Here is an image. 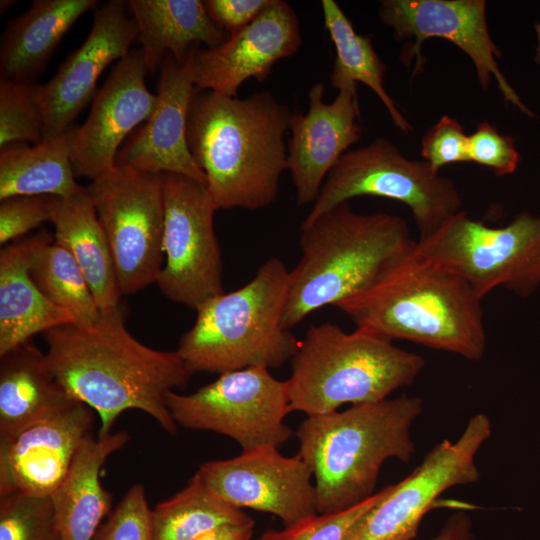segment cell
Here are the masks:
<instances>
[{
	"label": "cell",
	"mask_w": 540,
	"mask_h": 540,
	"mask_svg": "<svg viewBox=\"0 0 540 540\" xmlns=\"http://www.w3.org/2000/svg\"><path fill=\"white\" fill-rule=\"evenodd\" d=\"M94 411L73 401L6 440H0V495L50 496L91 435Z\"/></svg>",
	"instance_id": "d6986e66"
},
{
	"label": "cell",
	"mask_w": 540,
	"mask_h": 540,
	"mask_svg": "<svg viewBox=\"0 0 540 540\" xmlns=\"http://www.w3.org/2000/svg\"><path fill=\"white\" fill-rule=\"evenodd\" d=\"M273 0H205L211 20L228 35L250 24Z\"/></svg>",
	"instance_id": "f35d334b"
},
{
	"label": "cell",
	"mask_w": 540,
	"mask_h": 540,
	"mask_svg": "<svg viewBox=\"0 0 540 540\" xmlns=\"http://www.w3.org/2000/svg\"><path fill=\"white\" fill-rule=\"evenodd\" d=\"M415 250L462 277L481 298L499 287L522 297L540 287V215L522 212L491 227L462 210L417 239Z\"/></svg>",
	"instance_id": "9c48e42d"
},
{
	"label": "cell",
	"mask_w": 540,
	"mask_h": 540,
	"mask_svg": "<svg viewBox=\"0 0 540 540\" xmlns=\"http://www.w3.org/2000/svg\"><path fill=\"white\" fill-rule=\"evenodd\" d=\"M147 73L141 49L130 51L114 66L96 93L87 119L74 126L71 163L76 177L92 181L112 169L121 143L149 119L156 95L146 87Z\"/></svg>",
	"instance_id": "e0dca14e"
},
{
	"label": "cell",
	"mask_w": 540,
	"mask_h": 540,
	"mask_svg": "<svg viewBox=\"0 0 540 540\" xmlns=\"http://www.w3.org/2000/svg\"><path fill=\"white\" fill-rule=\"evenodd\" d=\"M162 179L165 264L156 283L169 300L196 311L225 292L214 229L217 208L206 185L173 173Z\"/></svg>",
	"instance_id": "7c38bea8"
},
{
	"label": "cell",
	"mask_w": 540,
	"mask_h": 540,
	"mask_svg": "<svg viewBox=\"0 0 540 540\" xmlns=\"http://www.w3.org/2000/svg\"><path fill=\"white\" fill-rule=\"evenodd\" d=\"M196 92L191 51L183 65L167 54L160 68L155 108L146 124L117 154L116 165L150 174L173 173L206 185L186 139L187 116Z\"/></svg>",
	"instance_id": "44dd1931"
},
{
	"label": "cell",
	"mask_w": 540,
	"mask_h": 540,
	"mask_svg": "<svg viewBox=\"0 0 540 540\" xmlns=\"http://www.w3.org/2000/svg\"><path fill=\"white\" fill-rule=\"evenodd\" d=\"M468 137L457 119L444 115L423 136L420 154L437 172L449 164L469 162Z\"/></svg>",
	"instance_id": "74e56055"
},
{
	"label": "cell",
	"mask_w": 540,
	"mask_h": 540,
	"mask_svg": "<svg viewBox=\"0 0 540 540\" xmlns=\"http://www.w3.org/2000/svg\"><path fill=\"white\" fill-rule=\"evenodd\" d=\"M54 237L44 229L4 246L0 253V356L37 333L75 323L72 315L49 301L30 270L37 253Z\"/></svg>",
	"instance_id": "7402d4cb"
},
{
	"label": "cell",
	"mask_w": 540,
	"mask_h": 540,
	"mask_svg": "<svg viewBox=\"0 0 540 540\" xmlns=\"http://www.w3.org/2000/svg\"><path fill=\"white\" fill-rule=\"evenodd\" d=\"M254 520L226 525L206 532L193 540H251L254 532Z\"/></svg>",
	"instance_id": "60d3db41"
},
{
	"label": "cell",
	"mask_w": 540,
	"mask_h": 540,
	"mask_svg": "<svg viewBox=\"0 0 540 540\" xmlns=\"http://www.w3.org/2000/svg\"><path fill=\"white\" fill-rule=\"evenodd\" d=\"M125 431L87 437L55 491L50 495L57 540H92L109 514L112 494L101 483L108 457L129 441Z\"/></svg>",
	"instance_id": "603a6c76"
},
{
	"label": "cell",
	"mask_w": 540,
	"mask_h": 540,
	"mask_svg": "<svg viewBox=\"0 0 540 540\" xmlns=\"http://www.w3.org/2000/svg\"><path fill=\"white\" fill-rule=\"evenodd\" d=\"M37 83L0 81V149L15 142L43 139V115Z\"/></svg>",
	"instance_id": "1f68e13d"
},
{
	"label": "cell",
	"mask_w": 540,
	"mask_h": 540,
	"mask_svg": "<svg viewBox=\"0 0 540 540\" xmlns=\"http://www.w3.org/2000/svg\"><path fill=\"white\" fill-rule=\"evenodd\" d=\"M196 473L227 503L273 514L284 528L318 515L313 474L299 454L287 457L277 447L266 446L204 462Z\"/></svg>",
	"instance_id": "9a60e30c"
},
{
	"label": "cell",
	"mask_w": 540,
	"mask_h": 540,
	"mask_svg": "<svg viewBox=\"0 0 540 540\" xmlns=\"http://www.w3.org/2000/svg\"><path fill=\"white\" fill-rule=\"evenodd\" d=\"M416 244L404 218L386 212L361 214L349 202L302 223L301 257L289 273L283 327L291 330L311 313L366 290Z\"/></svg>",
	"instance_id": "277c9868"
},
{
	"label": "cell",
	"mask_w": 540,
	"mask_h": 540,
	"mask_svg": "<svg viewBox=\"0 0 540 540\" xmlns=\"http://www.w3.org/2000/svg\"><path fill=\"white\" fill-rule=\"evenodd\" d=\"M55 195H20L0 202V244L22 238L44 222L54 221L62 203Z\"/></svg>",
	"instance_id": "836d02e7"
},
{
	"label": "cell",
	"mask_w": 540,
	"mask_h": 540,
	"mask_svg": "<svg viewBox=\"0 0 540 540\" xmlns=\"http://www.w3.org/2000/svg\"><path fill=\"white\" fill-rule=\"evenodd\" d=\"M287 532V528H284L280 531L270 529L265 531L260 537L255 540H283L287 535Z\"/></svg>",
	"instance_id": "b9f144b4"
},
{
	"label": "cell",
	"mask_w": 540,
	"mask_h": 540,
	"mask_svg": "<svg viewBox=\"0 0 540 540\" xmlns=\"http://www.w3.org/2000/svg\"><path fill=\"white\" fill-rule=\"evenodd\" d=\"M324 25L335 47V61L329 74L333 88L358 85L368 86L386 108L394 125L404 134L413 127L403 116L384 86L386 65L376 52L369 36L358 34L339 4L322 0Z\"/></svg>",
	"instance_id": "f1b7e54d"
},
{
	"label": "cell",
	"mask_w": 540,
	"mask_h": 540,
	"mask_svg": "<svg viewBox=\"0 0 540 540\" xmlns=\"http://www.w3.org/2000/svg\"><path fill=\"white\" fill-rule=\"evenodd\" d=\"M486 9L485 0H383L378 17L393 30L395 39H414L401 57L408 66L415 63L413 74L424 67L423 42L434 37L446 39L473 62L483 90L489 89L494 77L505 102L533 117L500 69L497 58L502 53L489 32Z\"/></svg>",
	"instance_id": "5bb4252c"
},
{
	"label": "cell",
	"mask_w": 540,
	"mask_h": 540,
	"mask_svg": "<svg viewBox=\"0 0 540 540\" xmlns=\"http://www.w3.org/2000/svg\"><path fill=\"white\" fill-rule=\"evenodd\" d=\"M150 516L144 487L134 484L92 540H152Z\"/></svg>",
	"instance_id": "e575fe53"
},
{
	"label": "cell",
	"mask_w": 540,
	"mask_h": 540,
	"mask_svg": "<svg viewBox=\"0 0 540 540\" xmlns=\"http://www.w3.org/2000/svg\"><path fill=\"white\" fill-rule=\"evenodd\" d=\"M391 485L362 503L333 514H318L301 525L287 528L283 540H349L363 517L389 492Z\"/></svg>",
	"instance_id": "d590c367"
},
{
	"label": "cell",
	"mask_w": 540,
	"mask_h": 540,
	"mask_svg": "<svg viewBox=\"0 0 540 540\" xmlns=\"http://www.w3.org/2000/svg\"><path fill=\"white\" fill-rule=\"evenodd\" d=\"M302 45L299 18L283 0H273L250 24L216 47L191 50L197 90L237 97L248 79L264 81L276 62Z\"/></svg>",
	"instance_id": "ac0fdd59"
},
{
	"label": "cell",
	"mask_w": 540,
	"mask_h": 540,
	"mask_svg": "<svg viewBox=\"0 0 540 540\" xmlns=\"http://www.w3.org/2000/svg\"><path fill=\"white\" fill-rule=\"evenodd\" d=\"M290 362L285 380L290 410L307 416L385 400L414 383L426 365L423 356L392 341L329 322L307 330Z\"/></svg>",
	"instance_id": "52a82bcc"
},
{
	"label": "cell",
	"mask_w": 540,
	"mask_h": 540,
	"mask_svg": "<svg viewBox=\"0 0 540 540\" xmlns=\"http://www.w3.org/2000/svg\"><path fill=\"white\" fill-rule=\"evenodd\" d=\"M128 12V1L109 0L101 4L94 12L85 41L65 59L48 82L38 84L43 139L59 136L70 129L94 99L97 80L105 68L130 52L138 30Z\"/></svg>",
	"instance_id": "2e32d148"
},
{
	"label": "cell",
	"mask_w": 540,
	"mask_h": 540,
	"mask_svg": "<svg viewBox=\"0 0 540 540\" xmlns=\"http://www.w3.org/2000/svg\"><path fill=\"white\" fill-rule=\"evenodd\" d=\"M97 0H35L2 34L0 79L35 83L60 41Z\"/></svg>",
	"instance_id": "cb8c5ba5"
},
{
	"label": "cell",
	"mask_w": 540,
	"mask_h": 540,
	"mask_svg": "<svg viewBox=\"0 0 540 540\" xmlns=\"http://www.w3.org/2000/svg\"><path fill=\"white\" fill-rule=\"evenodd\" d=\"M325 85L315 83L308 93V111L294 113L290 124L288 170L299 206L313 204L323 182L363 133L358 85L339 89L336 98L324 102Z\"/></svg>",
	"instance_id": "ffe728a7"
},
{
	"label": "cell",
	"mask_w": 540,
	"mask_h": 540,
	"mask_svg": "<svg viewBox=\"0 0 540 540\" xmlns=\"http://www.w3.org/2000/svg\"><path fill=\"white\" fill-rule=\"evenodd\" d=\"M46 358L57 382L100 419V435L111 433L117 418L136 409L167 433L177 424L167 395L185 387L191 374L176 351L151 348L130 334L121 305L93 326L65 324L44 333Z\"/></svg>",
	"instance_id": "6da1fadb"
},
{
	"label": "cell",
	"mask_w": 540,
	"mask_h": 540,
	"mask_svg": "<svg viewBox=\"0 0 540 540\" xmlns=\"http://www.w3.org/2000/svg\"><path fill=\"white\" fill-rule=\"evenodd\" d=\"M491 433L489 417L473 415L456 441L437 443L407 477L391 485L349 540L415 539L421 520L443 492L479 480L476 455Z\"/></svg>",
	"instance_id": "4fadbf2b"
},
{
	"label": "cell",
	"mask_w": 540,
	"mask_h": 540,
	"mask_svg": "<svg viewBox=\"0 0 540 540\" xmlns=\"http://www.w3.org/2000/svg\"><path fill=\"white\" fill-rule=\"evenodd\" d=\"M293 115L270 91L238 98L196 89L187 145L217 210H256L276 200L288 170L284 135Z\"/></svg>",
	"instance_id": "7a4b0ae2"
},
{
	"label": "cell",
	"mask_w": 540,
	"mask_h": 540,
	"mask_svg": "<svg viewBox=\"0 0 540 540\" xmlns=\"http://www.w3.org/2000/svg\"><path fill=\"white\" fill-rule=\"evenodd\" d=\"M482 299L462 277L414 250L336 307L356 328L378 337L480 361L487 349Z\"/></svg>",
	"instance_id": "3957f363"
},
{
	"label": "cell",
	"mask_w": 540,
	"mask_h": 540,
	"mask_svg": "<svg viewBox=\"0 0 540 540\" xmlns=\"http://www.w3.org/2000/svg\"><path fill=\"white\" fill-rule=\"evenodd\" d=\"M289 273L281 259L271 257L248 283L196 310L195 322L176 350L191 375L270 370L292 359L299 341L282 325Z\"/></svg>",
	"instance_id": "8992f818"
},
{
	"label": "cell",
	"mask_w": 540,
	"mask_h": 540,
	"mask_svg": "<svg viewBox=\"0 0 540 540\" xmlns=\"http://www.w3.org/2000/svg\"><path fill=\"white\" fill-rule=\"evenodd\" d=\"M87 189L110 245L122 295L156 283L164 257L162 174L115 165Z\"/></svg>",
	"instance_id": "8fae6325"
},
{
	"label": "cell",
	"mask_w": 540,
	"mask_h": 540,
	"mask_svg": "<svg viewBox=\"0 0 540 540\" xmlns=\"http://www.w3.org/2000/svg\"><path fill=\"white\" fill-rule=\"evenodd\" d=\"M468 159L490 168L496 176H505L516 171L521 156L513 137L501 134L484 120L468 137Z\"/></svg>",
	"instance_id": "8d00e7d4"
},
{
	"label": "cell",
	"mask_w": 540,
	"mask_h": 540,
	"mask_svg": "<svg viewBox=\"0 0 540 540\" xmlns=\"http://www.w3.org/2000/svg\"><path fill=\"white\" fill-rule=\"evenodd\" d=\"M422 411L420 397L402 394L303 420L297 454L313 474L317 513L362 503L375 494L386 460L408 462L415 451L411 427Z\"/></svg>",
	"instance_id": "5b68a950"
},
{
	"label": "cell",
	"mask_w": 540,
	"mask_h": 540,
	"mask_svg": "<svg viewBox=\"0 0 540 540\" xmlns=\"http://www.w3.org/2000/svg\"><path fill=\"white\" fill-rule=\"evenodd\" d=\"M361 196L392 199L408 206L419 238L438 230L462 211L455 183L427 162L407 158L386 138L345 152L326 176L303 223Z\"/></svg>",
	"instance_id": "ba28073f"
},
{
	"label": "cell",
	"mask_w": 540,
	"mask_h": 540,
	"mask_svg": "<svg viewBox=\"0 0 540 540\" xmlns=\"http://www.w3.org/2000/svg\"><path fill=\"white\" fill-rule=\"evenodd\" d=\"M16 3V1H11V0H2L0 2V12L1 14L5 13L8 9H10L14 4Z\"/></svg>",
	"instance_id": "ee69618b"
},
{
	"label": "cell",
	"mask_w": 540,
	"mask_h": 540,
	"mask_svg": "<svg viewBox=\"0 0 540 540\" xmlns=\"http://www.w3.org/2000/svg\"><path fill=\"white\" fill-rule=\"evenodd\" d=\"M73 401L30 340L0 356V440Z\"/></svg>",
	"instance_id": "484cf974"
},
{
	"label": "cell",
	"mask_w": 540,
	"mask_h": 540,
	"mask_svg": "<svg viewBox=\"0 0 540 540\" xmlns=\"http://www.w3.org/2000/svg\"><path fill=\"white\" fill-rule=\"evenodd\" d=\"M534 30L536 33V46H535L534 61L537 65L540 66V21H537L534 24Z\"/></svg>",
	"instance_id": "7bdbcfd3"
},
{
	"label": "cell",
	"mask_w": 540,
	"mask_h": 540,
	"mask_svg": "<svg viewBox=\"0 0 540 540\" xmlns=\"http://www.w3.org/2000/svg\"><path fill=\"white\" fill-rule=\"evenodd\" d=\"M53 224L54 240L78 263L100 312L116 311L122 293L110 245L87 187L62 199Z\"/></svg>",
	"instance_id": "4316f807"
},
{
	"label": "cell",
	"mask_w": 540,
	"mask_h": 540,
	"mask_svg": "<svg viewBox=\"0 0 540 540\" xmlns=\"http://www.w3.org/2000/svg\"><path fill=\"white\" fill-rule=\"evenodd\" d=\"M167 406L177 425L227 436L242 451L279 448L294 435L285 423L291 412L286 383L263 367L221 374L190 394L171 391Z\"/></svg>",
	"instance_id": "30bf717a"
},
{
	"label": "cell",
	"mask_w": 540,
	"mask_h": 540,
	"mask_svg": "<svg viewBox=\"0 0 540 540\" xmlns=\"http://www.w3.org/2000/svg\"><path fill=\"white\" fill-rule=\"evenodd\" d=\"M128 7L150 73L161 68L167 54L183 65L195 43L212 48L229 37L211 20L200 0H130Z\"/></svg>",
	"instance_id": "d4e9b609"
},
{
	"label": "cell",
	"mask_w": 540,
	"mask_h": 540,
	"mask_svg": "<svg viewBox=\"0 0 540 540\" xmlns=\"http://www.w3.org/2000/svg\"><path fill=\"white\" fill-rule=\"evenodd\" d=\"M428 540H476L473 520L465 510H456L445 520L439 533Z\"/></svg>",
	"instance_id": "ab89813d"
},
{
	"label": "cell",
	"mask_w": 540,
	"mask_h": 540,
	"mask_svg": "<svg viewBox=\"0 0 540 540\" xmlns=\"http://www.w3.org/2000/svg\"><path fill=\"white\" fill-rule=\"evenodd\" d=\"M253 519L217 496L195 473L184 488L151 510L152 540H193L216 528Z\"/></svg>",
	"instance_id": "f546056e"
},
{
	"label": "cell",
	"mask_w": 540,
	"mask_h": 540,
	"mask_svg": "<svg viewBox=\"0 0 540 540\" xmlns=\"http://www.w3.org/2000/svg\"><path fill=\"white\" fill-rule=\"evenodd\" d=\"M74 125L63 134L28 145L15 142L0 149V201L20 195L66 198L82 186L71 163Z\"/></svg>",
	"instance_id": "83f0119b"
},
{
	"label": "cell",
	"mask_w": 540,
	"mask_h": 540,
	"mask_svg": "<svg viewBox=\"0 0 540 540\" xmlns=\"http://www.w3.org/2000/svg\"><path fill=\"white\" fill-rule=\"evenodd\" d=\"M30 275L44 296L69 312L76 325L90 327L102 317L78 263L55 240L37 253Z\"/></svg>",
	"instance_id": "4dcf8cb0"
},
{
	"label": "cell",
	"mask_w": 540,
	"mask_h": 540,
	"mask_svg": "<svg viewBox=\"0 0 540 540\" xmlns=\"http://www.w3.org/2000/svg\"><path fill=\"white\" fill-rule=\"evenodd\" d=\"M0 540H57L50 496L0 495Z\"/></svg>",
	"instance_id": "d6a6232c"
}]
</instances>
